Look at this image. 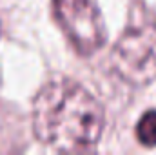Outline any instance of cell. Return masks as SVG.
I'll use <instances>...</instances> for the list:
<instances>
[{
	"label": "cell",
	"mask_w": 156,
	"mask_h": 155,
	"mask_svg": "<svg viewBox=\"0 0 156 155\" xmlns=\"http://www.w3.org/2000/svg\"><path fill=\"white\" fill-rule=\"evenodd\" d=\"M31 122L42 144L60 152H83L100 141L105 113L98 99L80 82L55 78L37 93Z\"/></svg>",
	"instance_id": "cell-1"
},
{
	"label": "cell",
	"mask_w": 156,
	"mask_h": 155,
	"mask_svg": "<svg viewBox=\"0 0 156 155\" xmlns=\"http://www.w3.org/2000/svg\"><path fill=\"white\" fill-rule=\"evenodd\" d=\"M111 68L133 86H145L156 78V24L140 11H133V18L115 44Z\"/></svg>",
	"instance_id": "cell-2"
},
{
	"label": "cell",
	"mask_w": 156,
	"mask_h": 155,
	"mask_svg": "<svg viewBox=\"0 0 156 155\" xmlns=\"http://www.w3.org/2000/svg\"><path fill=\"white\" fill-rule=\"evenodd\" d=\"M53 15L80 55H93L104 47L107 29L98 0H53Z\"/></svg>",
	"instance_id": "cell-3"
},
{
	"label": "cell",
	"mask_w": 156,
	"mask_h": 155,
	"mask_svg": "<svg viewBox=\"0 0 156 155\" xmlns=\"http://www.w3.org/2000/svg\"><path fill=\"white\" fill-rule=\"evenodd\" d=\"M136 139L142 146L156 148V110H149L136 124Z\"/></svg>",
	"instance_id": "cell-4"
}]
</instances>
